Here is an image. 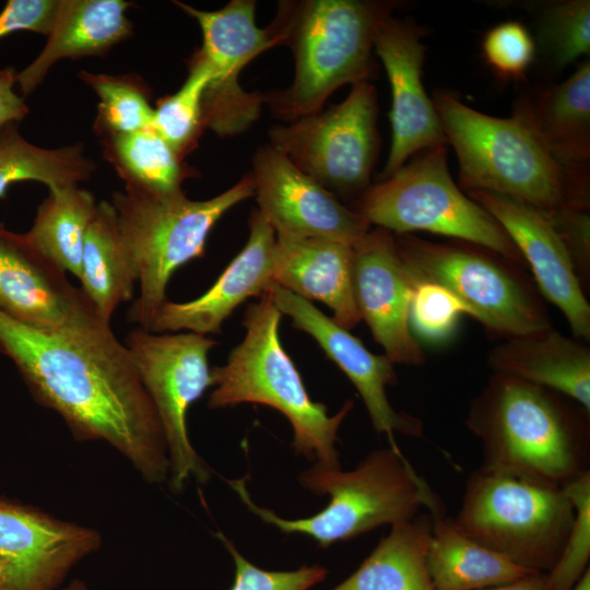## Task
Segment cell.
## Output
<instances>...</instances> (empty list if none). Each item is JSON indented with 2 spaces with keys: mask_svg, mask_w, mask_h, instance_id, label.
Here are the masks:
<instances>
[{
  "mask_svg": "<svg viewBox=\"0 0 590 590\" xmlns=\"http://www.w3.org/2000/svg\"><path fill=\"white\" fill-rule=\"evenodd\" d=\"M541 46L557 68H563L590 50V2L569 0L551 4L541 15Z\"/></svg>",
  "mask_w": 590,
  "mask_h": 590,
  "instance_id": "836d02e7",
  "label": "cell"
},
{
  "mask_svg": "<svg viewBox=\"0 0 590 590\" xmlns=\"http://www.w3.org/2000/svg\"><path fill=\"white\" fill-rule=\"evenodd\" d=\"M253 194L250 174L226 191L201 201L188 199L182 190L157 193L133 186L113 193L110 203L140 284L129 321L148 330L155 312L167 302L166 287L174 272L201 258L219 220Z\"/></svg>",
  "mask_w": 590,
  "mask_h": 590,
  "instance_id": "52a82bcc",
  "label": "cell"
},
{
  "mask_svg": "<svg viewBox=\"0 0 590 590\" xmlns=\"http://www.w3.org/2000/svg\"><path fill=\"white\" fill-rule=\"evenodd\" d=\"M270 145L338 198L355 201L368 188L377 148V93L368 81L324 111L269 131Z\"/></svg>",
  "mask_w": 590,
  "mask_h": 590,
  "instance_id": "7c38bea8",
  "label": "cell"
},
{
  "mask_svg": "<svg viewBox=\"0 0 590 590\" xmlns=\"http://www.w3.org/2000/svg\"><path fill=\"white\" fill-rule=\"evenodd\" d=\"M216 536L223 543L235 566L234 582L229 590H309L323 581L327 568L304 565L294 570H266L249 562L223 533Z\"/></svg>",
  "mask_w": 590,
  "mask_h": 590,
  "instance_id": "8d00e7d4",
  "label": "cell"
},
{
  "mask_svg": "<svg viewBox=\"0 0 590 590\" xmlns=\"http://www.w3.org/2000/svg\"><path fill=\"white\" fill-rule=\"evenodd\" d=\"M546 574L534 573L521 579L482 590H544Z\"/></svg>",
  "mask_w": 590,
  "mask_h": 590,
  "instance_id": "b9f144b4",
  "label": "cell"
},
{
  "mask_svg": "<svg viewBox=\"0 0 590 590\" xmlns=\"http://www.w3.org/2000/svg\"><path fill=\"white\" fill-rule=\"evenodd\" d=\"M101 143L125 186L172 193L182 190L181 184L190 175L182 158L152 127L104 135Z\"/></svg>",
  "mask_w": 590,
  "mask_h": 590,
  "instance_id": "4dcf8cb0",
  "label": "cell"
},
{
  "mask_svg": "<svg viewBox=\"0 0 590 590\" xmlns=\"http://www.w3.org/2000/svg\"><path fill=\"white\" fill-rule=\"evenodd\" d=\"M486 61L499 74L521 76L534 57V43L518 22H506L492 28L483 42Z\"/></svg>",
  "mask_w": 590,
  "mask_h": 590,
  "instance_id": "74e56055",
  "label": "cell"
},
{
  "mask_svg": "<svg viewBox=\"0 0 590 590\" xmlns=\"http://www.w3.org/2000/svg\"><path fill=\"white\" fill-rule=\"evenodd\" d=\"M575 506V519L564 547L546 574L544 590H571L589 568L590 472L564 487Z\"/></svg>",
  "mask_w": 590,
  "mask_h": 590,
  "instance_id": "e575fe53",
  "label": "cell"
},
{
  "mask_svg": "<svg viewBox=\"0 0 590 590\" xmlns=\"http://www.w3.org/2000/svg\"><path fill=\"white\" fill-rule=\"evenodd\" d=\"M457 154L464 191L509 197L547 220L565 210H588L586 174L562 165L521 107L510 118L480 113L447 93L433 102Z\"/></svg>",
  "mask_w": 590,
  "mask_h": 590,
  "instance_id": "3957f363",
  "label": "cell"
},
{
  "mask_svg": "<svg viewBox=\"0 0 590 590\" xmlns=\"http://www.w3.org/2000/svg\"><path fill=\"white\" fill-rule=\"evenodd\" d=\"M276 235L264 216L255 210L249 220L246 246L231 261L215 283L198 298L164 303L148 330L155 333L188 330L216 333L241 303L261 296L274 284Z\"/></svg>",
  "mask_w": 590,
  "mask_h": 590,
  "instance_id": "44dd1931",
  "label": "cell"
},
{
  "mask_svg": "<svg viewBox=\"0 0 590 590\" xmlns=\"http://www.w3.org/2000/svg\"><path fill=\"white\" fill-rule=\"evenodd\" d=\"M123 0H59L52 27L38 56L16 73L22 97L31 95L60 60L104 56L132 35Z\"/></svg>",
  "mask_w": 590,
  "mask_h": 590,
  "instance_id": "603a6c76",
  "label": "cell"
},
{
  "mask_svg": "<svg viewBox=\"0 0 590 590\" xmlns=\"http://www.w3.org/2000/svg\"><path fill=\"white\" fill-rule=\"evenodd\" d=\"M355 201L369 224L394 235L425 231L470 243L526 267L500 224L453 182L446 145L423 151Z\"/></svg>",
  "mask_w": 590,
  "mask_h": 590,
  "instance_id": "30bf717a",
  "label": "cell"
},
{
  "mask_svg": "<svg viewBox=\"0 0 590 590\" xmlns=\"http://www.w3.org/2000/svg\"><path fill=\"white\" fill-rule=\"evenodd\" d=\"M17 121L0 128V199L9 187L20 181H37L48 189L91 178L96 165L83 144L47 149L28 142L19 131Z\"/></svg>",
  "mask_w": 590,
  "mask_h": 590,
  "instance_id": "f546056e",
  "label": "cell"
},
{
  "mask_svg": "<svg viewBox=\"0 0 590 590\" xmlns=\"http://www.w3.org/2000/svg\"><path fill=\"white\" fill-rule=\"evenodd\" d=\"M462 315L471 309L448 288L429 282L414 284L410 326L414 337L430 343L451 338Z\"/></svg>",
  "mask_w": 590,
  "mask_h": 590,
  "instance_id": "d590c367",
  "label": "cell"
},
{
  "mask_svg": "<svg viewBox=\"0 0 590 590\" xmlns=\"http://www.w3.org/2000/svg\"><path fill=\"white\" fill-rule=\"evenodd\" d=\"M212 75L210 64L197 51L184 84L154 108L152 128L181 158L196 145L203 129L202 99Z\"/></svg>",
  "mask_w": 590,
  "mask_h": 590,
  "instance_id": "d6a6232c",
  "label": "cell"
},
{
  "mask_svg": "<svg viewBox=\"0 0 590 590\" xmlns=\"http://www.w3.org/2000/svg\"><path fill=\"white\" fill-rule=\"evenodd\" d=\"M174 3L200 26L202 46L198 52L213 71L202 99L203 128L219 135L243 131L258 117L266 99L262 94L245 92L238 83L239 73L255 57L276 45L270 30L256 24V2L233 0L216 11Z\"/></svg>",
  "mask_w": 590,
  "mask_h": 590,
  "instance_id": "4fadbf2b",
  "label": "cell"
},
{
  "mask_svg": "<svg viewBox=\"0 0 590 590\" xmlns=\"http://www.w3.org/2000/svg\"><path fill=\"white\" fill-rule=\"evenodd\" d=\"M241 502L266 523L286 534L311 538L327 548L381 526L414 518L423 508L430 515L445 508L397 444L370 452L351 471L314 463L302 472V486L329 497L319 512L287 519L251 499L244 479L227 481Z\"/></svg>",
  "mask_w": 590,
  "mask_h": 590,
  "instance_id": "277c9868",
  "label": "cell"
},
{
  "mask_svg": "<svg viewBox=\"0 0 590 590\" xmlns=\"http://www.w3.org/2000/svg\"><path fill=\"white\" fill-rule=\"evenodd\" d=\"M217 342L196 332L155 333L135 328L125 345L158 415L169 461L168 485L179 493L190 479L205 483L210 469L187 428L190 406L213 387L209 352Z\"/></svg>",
  "mask_w": 590,
  "mask_h": 590,
  "instance_id": "8fae6325",
  "label": "cell"
},
{
  "mask_svg": "<svg viewBox=\"0 0 590 590\" xmlns=\"http://www.w3.org/2000/svg\"><path fill=\"white\" fill-rule=\"evenodd\" d=\"M282 312L268 290L248 306L244 340L232 350L224 366L213 367L210 409L257 403L282 413L293 429L297 455L330 468H341L335 449L339 428L353 409L347 400L333 415L308 394L295 364L280 339Z\"/></svg>",
  "mask_w": 590,
  "mask_h": 590,
  "instance_id": "8992f818",
  "label": "cell"
},
{
  "mask_svg": "<svg viewBox=\"0 0 590 590\" xmlns=\"http://www.w3.org/2000/svg\"><path fill=\"white\" fill-rule=\"evenodd\" d=\"M16 72L7 67L0 70V128L7 123L21 122L30 113L24 98L15 92Z\"/></svg>",
  "mask_w": 590,
  "mask_h": 590,
  "instance_id": "60d3db41",
  "label": "cell"
},
{
  "mask_svg": "<svg viewBox=\"0 0 590 590\" xmlns=\"http://www.w3.org/2000/svg\"><path fill=\"white\" fill-rule=\"evenodd\" d=\"M505 229L531 268L540 294L565 316L574 338L590 340V305L569 252L551 222L538 211L504 194L469 190Z\"/></svg>",
  "mask_w": 590,
  "mask_h": 590,
  "instance_id": "ffe728a7",
  "label": "cell"
},
{
  "mask_svg": "<svg viewBox=\"0 0 590 590\" xmlns=\"http://www.w3.org/2000/svg\"><path fill=\"white\" fill-rule=\"evenodd\" d=\"M96 208L94 196L79 185L50 188L25 235L39 251L79 280L84 239Z\"/></svg>",
  "mask_w": 590,
  "mask_h": 590,
  "instance_id": "f1b7e54d",
  "label": "cell"
},
{
  "mask_svg": "<svg viewBox=\"0 0 590 590\" xmlns=\"http://www.w3.org/2000/svg\"><path fill=\"white\" fill-rule=\"evenodd\" d=\"M552 155L579 170L590 153V63L583 62L566 81L534 106H522Z\"/></svg>",
  "mask_w": 590,
  "mask_h": 590,
  "instance_id": "83f0119b",
  "label": "cell"
},
{
  "mask_svg": "<svg viewBox=\"0 0 590 590\" xmlns=\"http://www.w3.org/2000/svg\"><path fill=\"white\" fill-rule=\"evenodd\" d=\"M453 519L467 536L514 564L547 574L575 519L564 487L480 467L467 477Z\"/></svg>",
  "mask_w": 590,
  "mask_h": 590,
  "instance_id": "ba28073f",
  "label": "cell"
},
{
  "mask_svg": "<svg viewBox=\"0 0 590 590\" xmlns=\"http://www.w3.org/2000/svg\"><path fill=\"white\" fill-rule=\"evenodd\" d=\"M353 248L362 320L393 364L423 365L425 354L410 326L414 284L399 256L394 235L381 227L369 229Z\"/></svg>",
  "mask_w": 590,
  "mask_h": 590,
  "instance_id": "d6986e66",
  "label": "cell"
},
{
  "mask_svg": "<svg viewBox=\"0 0 590 590\" xmlns=\"http://www.w3.org/2000/svg\"><path fill=\"white\" fill-rule=\"evenodd\" d=\"M250 176L258 211L276 235L327 238L354 246L370 229L362 215L270 144L256 152Z\"/></svg>",
  "mask_w": 590,
  "mask_h": 590,
  "instance_id": "9a60e30c",
  "label": "cell"
},
{
  "mask_svg": "<svg viewBox=\"0 0 590 590\" xmlns=\"http://www.w3.org/2000/svg\"><path fill=\"white\" fill-rule=\"evenodd\" d=\"M427 566L436 590H482L538 573L520 567L463 534L445 509L430 515Z\"/></svg>",
  "mask_w": 590,
  "mask_h": 590,
  "instance_id": "484cf974",
  "label": "cell"
},
{
  "mask_svg": "<svg viewBox=\"0 0 590 590\" xmlns=\"http://www.w3.org/2000/svg\"><path fill=\"white\" fill-rule=\"evenodd\" d=\"M102 543L92 528L0 497V590H54Z\"/></svg>",
  "mask_w": 590,
  "mask_h": 590,
  "instance_id": "5bb4252c",
  "label": "cell"
},
{
  "mask_svg": "<svg viewBox=\"0 0 590 590\" xmlns=\"http://www.w3.org/2000/svg\"><path fill=\"white\" fill-rule=\"evenodd\" d=\"M58 5L59 0H9L0 12V38L22 31L47 36Z\"/></svg>",
  "mask_w": 590,
  "mask_h": 590,
  "instance_id": "ab89813d",
  "label": "cell"
},
{
  "mask_svg": "<svg viewBox=\"0 0 590 590\" xmlns=\"http://www.w3.org/2000/svg\"><path fill=\"white\" fill-rule=\"evenodd\" d=\"M492 374L559 392L590 411V349L553 327L503 340L487 356Z\"/></svg>",
  "mask_w": 590,
  "mask_h": 590,
  "instance_id": "cb8c5ba5",
  "label": "cell"
},
{
  "mask_svg": "<svg viewBox=\"0 0 590 590\" xmlns=\"http://www.w3.org/2000/svg\"><path fill=\"white\" fill-rule=\"evenodd\" d=\"M0 312L45 331L104 319L82 288L70 283L64 270L25 234L14 233L1 223Z\"/></svg>",
  "mask_w": 590,
  "mask_h": 590,
  "instance_id": "2e32d148",
  "label": "cell"
},
{
  "mask_svg": "<svg viewBox=\"0 0 590 590\" xmlns=\"http://www.w3.org/2000/svg\"><path fill=\"white\" fill-rule=\"evenodd\" d=\"M428 511L390 526L358 568L331 590H436L427 566Z\"/></svg>",
  "mask_w": 590,
  "mask_h": 590,
  "instance_id": "d4e9b609",
  "label": "cell"
},
{
  "mask_svg": "<svg viewBox=\"0 0 590 590\" xmlns=\"http://www.w3.org/2000/svg\"><path fill=\"white\" fill-rule=\"evenodd\" d=\"M0 352L80 441L103 440L150 484L168 480L164 432L125 343L104 319L45 331L0 312Z\"/></svg>",
  "mask_w": 590,
  "mask_h": 590,
  "instance_id": "6da1fadb",
  "label": "cell"
},
{
  "mask_svg": "<svg viewBox=\"0 0 590 590\" xmlns=\"http://www.w3.org/2000/svg\"><path fill=\"white\" fill-rule=\"evenodd\" d=\"M79 281L98 314L109 322L117 307L133 295L138 272L108 201L97 203L86 231Z\"/></svg>",
  "mask_w": 590,
  "mask_h": 590,
  "instance_id": "4316f807",
  "label": "cell"
},
{
  "mask_svg": "<svg viewBox=\"0 0 590 590\" xmlns=\"http://www.w3.org/2000/svg\"><path fill=\"white\" fill-rule=\"evenodd\" d=\"M276 235V234H275ZM274 284L319 300L350 330L361 320L354 285V248L327 238L276 235Z\"/></svg>",
  "mask_w": 590,
  "mask_h": 590,
  "instance_id": "7402d4cb",
  "label": "cell"
},
{
  "mask_svg": "<svg viewBox=\"0 0 590 590\" xmlns=\"http://www.w3.org/2000/svg\"><path fill=\"white\" fill-rule=\"evenodd\" d=\"M269 291L282 315H287L296 329L308 333L351 380L377 433L386 434L390 444H396L394 433L423 437L422 421L397 411L388 399L387 388L397 382V375L394 364L387 355L371 353L350 330L309 300L278 285Z\"/></svg>",
  "mask_w": 590,
  "mask_h": 590,
  "instance_id": "ac0fdd59",
  "label": "cell"
},
{
  "mask_svg": "<svg viewBox=\"0 0 590 590\" xmlns=\"http://www.w3.org/2000/svg\"><path fill=\"white\" fill-rule=\"evenodd\" d=\"M78 75L98 97L94 125L98 137L152 127L154 108L150 104L149 91L137 75H113L86 70Z\"/></svg>",
  "mask_w": 590,
  "mask_h": 590,
  "instance_id": "1f68e13d",
  "label": "cell"
},
{
  "mask_svg": "<svg viewBox=\"0 0 590 590\" xmlns=\"http://www.w3.org/2000/svg\"><path fill=\"white\" fill-rule=\"evenodd\" d=\"M420 27L386 14L377 24L374 49L391 87V145L380 179H386L408 158L448 144L433 102L422 82L426 47Z\"/></svg>",
  "mask_w": 590,
  "mask_h": 590,
  "instance_id": "e0dca14e",
  "label": "cell"
},
{
  "mask_svg": "<svg viewBox=\"0 0 590 590\" xmlns=\"http://www.w3.org/2000/svg\"><path fill=\"white\" fill-rule=\"evenodd\" d=\"M559 234L585 288L590 279V216L588 210H565L548 220Z\"/></svg>",
  "mask_w": 590,
  "mask_h": 590,
  "instance_id": "f35d334b",
  "label": "cell"
},
{
  "mask_svg": "<svg viewBox=\"0 0 590 590\" xmlns=\"http://www.w3.org/2000/svg\"><path fill=\"white\" fill-rule=\"evenodd\" d=\"M390 4L359 0L280 2L269 26L276 45L293 51L295 74L283 92L264 96L288 122L319 113L327 98L346 83L374 73V35Z\"/></svg>",
  "mask_w": 590,
  "mask_h": 590,
  "instance_id": "5b68a950",
  "label": "cell"
},
{
  "mask_svg": "<svg viewBox=\"0 0 590 590\" xmlns=\"http://www.w3.org/2000/svg\"><path fill=\"white\" fill-rule=\"evenodd\" d=\"M465 426L485 469L557 487L590 472V411L548 388L492 374Z\"/></svg>",
  "mask_w": 590,
  "mask_h": 590,
  "instance_id": "7a4b0ae2",
  "label": "cell"
},
{
  "mask_svg": "<svg viewBox=\"0 0 590 590\" xmlns=\"http://www.w3.org/2000/svg\"><path fill=\"white\" fill-rule=\"evenodd\" d=\"M62 590H87V588L83 581L73 580Z\"/></svg>",
  "mask_w": 590,
  "mask_h": 590,
  "instance_id": "ee69618b",
  "label": "cell"
},
{
  "mask_svg": "<svg viewBox=\"0 0 590 590\" xmlns=\"http://www.w3.org/2000/svg\"><path fill=\"white\" fill-rule=\"evenodd\" d=\"M394 240L413 284L448 288L492 337L506 340L552 328L542 295L523 267L465 241L435 243L412 234L394 235Z\"/></svg>",
  "mask_w": 590,
  "mask_h": 590,
  "instance_id": "9c48e42d",
  "label": "cell"
},
{
  "mask_svg": "<svg viewBox=\"0 0 590 590\" xmlns=\"http://www.w3.org/2000/svg\"><path fill=\"white\" fill-rule=\"evenodd\" d=\"M571 590H590V568L586 570L579 581L573 587Z\"/></svg>",
  "mask_w": 590,
  "mask_h": 590,
  "instance_id": "7bdbcfd3",
  "label": "cell"
}]
</instances>
